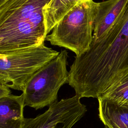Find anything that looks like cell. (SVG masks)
Here are the masks:
<instances>
[{"label": "cell", "mask_w": 128, "mask_h": 128, "mask_svg": "<svg viewBox=\"0 0 128 128\" xmlns=\"http://www.w3.org/2000/svg\"><path fill=\"white\" fill-rule=\"evenodd\" d=\"M128 70V4L122 16L99 42L75 59L68 83L82 98H98L117 76Z\"/></svg>", "instance_id": "1"}, {"label": "cell", "mask_w": 128, "mask_h": 128, "mask_svg": "<svg viewBox=\"0 0 128 128\" xmlns=\"http://www.w3.org/2000/svg\"><path fill=\"white\" fill-rule=\"evenodd\" d=\"M51 0H6L0 6V54L44 44L43 10Z\"/></svg>", "instance_id": "2"}, {"label": "cell", "mask_w": 128, "mask_h": 128, "mask_svg": "<svg viewBox=\"0 0 128 128\" xmlns=\"http://www.w3.org/2000/svg\"><path fill=\"white\" fill-rule=\"evenodd\" d=\"M97 2L84 0L77 4L54 26L46 40L78 56L86 52L92 42Z\"/></svg>", "instance_id": "3"}, {"label": "cell", "mask_w": 128, "mask_h": 128, "mask_svg": "<svg viewBox=\"0 0 128 128\" xmlns=\"http://www.w3.org/2000/svg\"><path fill=\"white\" fill-rule=\"evenodd\" d=\"M67 60V52L62 50L30 78L22 93L24 106L38 110L57 100L60 88L68 83Z\"/></svg>", "instance_id": "4"}, {"label": "cell", "mask_w": 128, "mask_h": 128, "mask_svg": "<svg viewBox=\"0 0 128 128\" xmlns=\"http://www.w3.org/2000/svg\"><path fill=\"white\" fill-rule=\"evenodd\" d=\"M59 53L44 44L5 54L0 58V84L23 92L30 78Z\"/></svg>", "instance_id": "5"}, {"label": "cell", "mask_w": 128, "mask_h": 128, "mask_svg": "<svg viewBox=\"0 0 128 128\" xmlns=\"http://www.w3.org/2000/svg\"><path fill=\"white\" fill-rule=\"evenodd\" d=\"M80 98L76 94L56 100L43 114L34 118H24L21 128H72L86 111Z\"/></svg>", "instance_id": "6"}, {"label": "cell", "mask_w": 128, "mask_h": 128, "mask_svg": "<svg viewBox=\"0 0 128 128\" xmlns=\"http://www.w3.org/2000/svg\"><path fill=\"white\" fill-rule=\"evenodd\" d=\"M128 0H106L97 2L94 19L92 42L102 40L122 16Z\"/></svg>", "instance_id": "7"}, {"label": "cell", "mask_w": 128, "mask_h": 128, "mask_svg": "<svg viewBox=\"0 0 128 128\" xmlns=\"http://www.w3.org/2000/svg\"><path fill=\"white\" fill-rule=\"evenodd\" d=\"M22 94L0 98V128H21L24 120Z\"/></svg>", "instance_id": "8"}, {"label": "cell", "mask_w": 128, "mask_h": 128, "mask_svg": "<svg viewBox=\"0 0 128 128\" xmlns=\"http://www.w3.org/2000/svg\"><path fill=\"white\" fill-rule=\"evenodd\" d=\"M98 116L106 128H128V104L98 98Z\"/></svg>", "instance_id": "9"}, {"label": "cell", "mask_w": 128, "mask_h": 128, "mask_svg": "<svg viewBox=\"0 0 128 128\" xmlns=\"http://www.w3.org/2000/svg\"><path fill=\"white\" fill-rule=\"evenodd\" d=\"M84 0H51L43 10L46 34L77 4Z\"/></svg>", "instance_id": "10"}, {"label": "cell", "mask_w": 128, "mask_h": 128, "mask_svg": "<svg viewBox=\"0 0 128 128\" xmlns=\"http://www.w3.org/2000/svg\"><path fill=\"white\" fill-rule=\"evenodd\" d=\"M98 98L128 104V70L116 76L102 91Z\"/></svg>", "instance_id": "11"}, {"label": "cell", "mask_w": 128, "mask_h": 128, "mask_svg": "<svg viewBox=\"0 0 128 128\" xmlns=\"http://www.w3.org/2000/svg\"><path fill=\"white\" fill-rule=\"evenodd\" d=\"M10 92L9 88L0 84V98L10 94Z\"/></svg>", "instance_id": "12"}, {"label": "cell", "mask_w": 128, "mask_h": 128, "mask_svg": "<svg viewBox=\"0 0 128 128\" xmlns=\"http://www.w3.org/2000/svg\"><path fill=\"white\" fill-rule=\"evenodd\" d=\"M6 0H0V6L2 4H3Z\"/></svg>", "instance_id": "13"}]
</instances>
